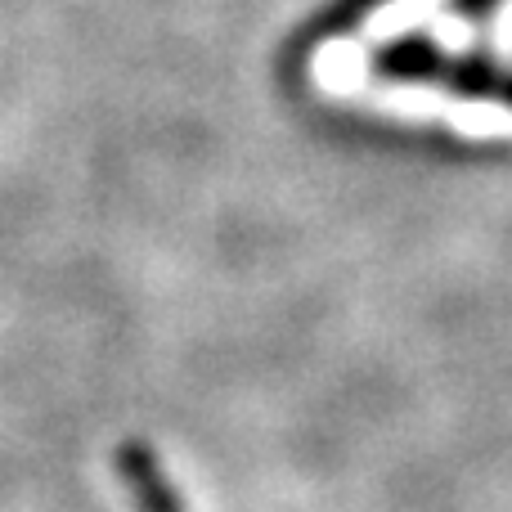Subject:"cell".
<instances>
[{
    "label": "cell",
    "instance_id": "obj_1",
    "mask_svg": "<svg viewBox=\"0 0 512 512\" xmlns=\"http://www.w3.org/2000/svg\"><path fill=\"white\" fill-rule=\"evenodd\" d=\"M117 477L131 490L140 512H185L180 495L171 490V481L162 477L158 459H153V450L144 441H126L122 450H117Z\"/></svg>",
    "mask_w": 512,
    "mask_h": 512
},
{
    "label": "cell",
    "instance_id": "obj_2",
    "mask_svg": "<svg viewBox=\"0 0 512 512\" xmlns=\"http://www.w3.org/2000/svg\"><path fill=\"white\" fill-rule=\"evenodd\" d=\"M445 68V50L432 36H400L373 50V72L391 81H436Z\"/></svg>",
    "mask_w": 512,
    "mask_h": 512
},
{
    "label": "cell",
    "instance_id": "obj_3",
    "mask_svg": "<svg viewBox=\"0 0 512 512\" xmlns=\"http://www.w3.org/2000/svg\"><path fill=\"white\" fill-rule=\"evenodd\" d=\"M436 81H445V90H454V95L512 104V72H499L495 63H486V59H445Z\"/></svg>",
    "mask_w": 512,
    "mask_h": 512
},
{
    "label": "cell",
    "instance_id": "obj_4",
    "mask_svg": "<svg viewBox=\"0 0 512 512\" xmlns=\"http://www.w3.org/2000/svg\"><path fill=\"white\" fill-rule=\"evenodd\" d=\"M378 5H382V0H333V5H328L324 14L306 27V36H301V41H324V36L351 32V27H360Z\"/></svg>",
    "mask_w": 512,
    "mask_h": 512
},
{
    "label": "cell",
    "instance_id": "obj_5",
    "mask_svg": "<svg viewBox=\"0 0 512 512\" xmlns=\"http://www.w3.org/2000/svg\"><path fill=\"white\" fill-rule=\"evenodd\" d=\"M450 5H454V9H459V14H463V18H486V14H490V9H495V5H499V0H450Z\"/></svg>",
    "mask_w": 512,
    "mask_h": 512
}]
</instances>
